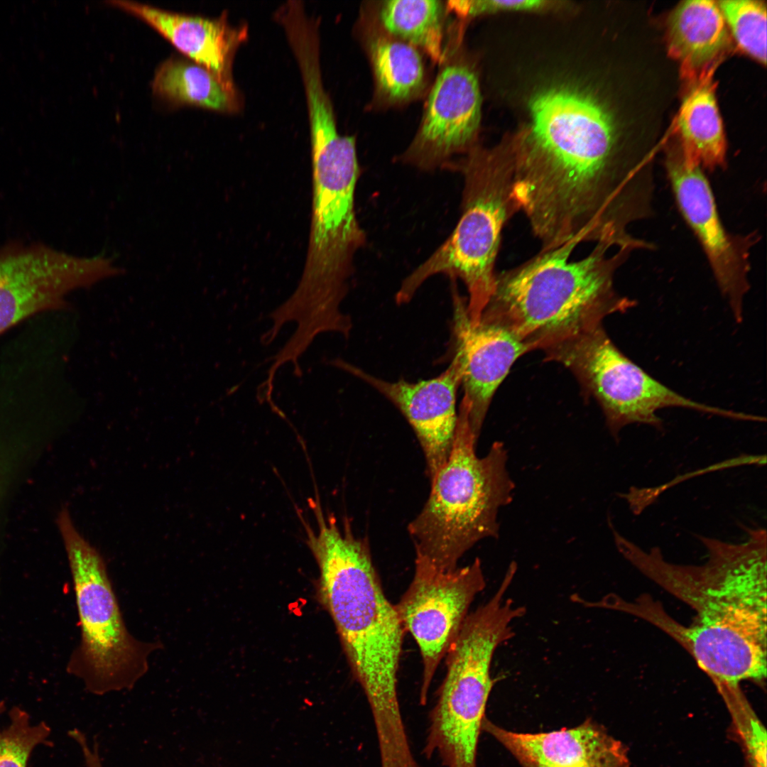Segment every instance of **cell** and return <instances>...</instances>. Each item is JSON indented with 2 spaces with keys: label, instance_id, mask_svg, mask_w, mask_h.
Returning a JSON list of instances; mask_svg holds the SVG:
<instances>
[{
  "label": "cell",
  "instance_id": "cell-16",
  "mask_svg": "<svg viewBox=\"0 0 767 767\" xmlns=\"http://www.w3.org/2000/svg\"><path fill=\"white\" fill-rule=\"evenodd\" d=\"M456 354L462 366L461 384L469 406V421L478 440L492 397L513 363L529 347L497 325L479 322L472 325L467 301L452 281Z\"/></svg>",
  "mask_w": 767,
  "mask_h": 767
},
{
  "label": "cell",
  "instance_id": "cell-12",
  "mask_svg": "<svg viewBox=\"0 0 767 767\" xmlns=\"http://www.w3.org/2000/svg\"><path fill=\"white\" fill-rule=\"evenodd\" d=\"M485 586L477 557L469 565L450 571L415 557L413 578L396 607L422 657L421 705L427 704L435 671L457 637L471 604Z\"/></svg>",
  "mask_w": 767,
  "mask_h": 767
},
{
  "label": "cell",
  "instance_id": "cell-26",
  "mask_svg": "<svg viewBox=\"0 0 767 767\" xmlns=\"http://www.w3.org/2000/svg\"><path fill=\"white\" fill-rule=\"evenodd\" d=\"M0 705V715L2 712ZM6 727L0 726V767H27L33 751L38 746H51V730L45 722L32 724L29 715L15 708L9 713Z\"/></svg>",
  "mask_w": 767,
  "mask_h": 767
},
{
  "label": "cell",
  "instance_id": "cell-5",
  "mask_svg": "<svg viewBox=\"0 0 767 767\" xmlns=\"http://www.w3.org/2000/svg\"><path fill=\"white\" fill-rule=\"evenodd\" d=\"M468 415L462 398L448 459L430 480L428 500L408 528L416 557L442 571L457 568L480 540L498 536L499 511L512 501L515 489L502 442L477 456Z\"/></svg>",
  "mask_w": 767,
  "mask_h": 767
},
{
  "label": "cell",
  "instance_id": "cell-2",
  "mask_svg": "<svg viewBox=\"0 0 767 767\" xmlns=\"http://www.w3.org/2000/svg\"><path fill=\"white\" fill-rule=\"evenodd\" d=\"M314 511L317 529L303 523L320 570L321 597L367 700L378 745L396 747L408 738L398 694L406 631L384 594L367 540L355 537L347 522L341 530L321 508Z\"/></svg>",
  "mask_w": 767,
  "mask_h": 767
},
{
  "label": "cell",
  "instance_id": "cell-7",
  "mask_svg": "<svg viewBox=\"0 0 767 767\" xmlns=\"http://www.w3.org/2000/svg\"><path fill=\"white\" fill-rule=\"evenodd\" d=\"M506 575L493 596L467 616L446 657V675L428 717L423 748L443 767H477L478 745L490 692L493 656L514 636L512 623L526 614L504 597Z\"/></svg>",
  "mask_w": 767,
  "mask_h": 767
},
{
  "label": "cell",
  "instance_id": "cell-20",
  "mask_svg": "<svg viewBox=\"0 0 767 767\" xmlns=\"http://www.w3.org/2000/svg\"><path fill=\"white\" fill-rule=\"evenodd\" d=\"M712 72L711 70L692 81L678 117L679 146L684 156L708 170L724 166L727 153Z\"/></svg>",
  "mask_w": 767,
  "mask_h": 767
},
{
  "label": "cell",
  "instance_id": "cell-29",
  "mask_svg": "<svg viewBox=\"0 0 767 767\" xmlns=\"http://www.w3.org/2000/svg\"><path fill=\"white\" fill-rule=\"evenodd\" d=\"M96 767H103V766H96Z\"/></svg>",
  "mask_w": 767,
  "mask_h": 767
},
{
  "label": "cell",
  "instance_id": "cell-15",
  "mask_svg": "<svg viewBox=\"0 0 767 767\" xmlns=\"http://www.w3.org/2000/svg\"><path fill=\"white\" fill-rule=\"evenodd\" d=\"M330 363L371 386L399 409L416 434L431 480L447 460L453 444L456 393L462 381L458 356L438 376L415 383L387 381L339 359Z\"/></svg>",
  "mask_w": 767,
  "mask_h": 767
},
{
  "label": "cell",
  "instance_id": "cell-11",
  "mask_svg": "<svg viewBox=\"0 0 767 767\" xmlns=\"http://www.w3.org/2000/svg\"><path fill=\"white\" fill-rule=\"evenodd\" d=\"M124 273L106 256L11 241L0 248V334L36 314L66 308L70 292Z\"/></svg>",
  "mask_w": 767,
  "mask_h": 767
},
{
  "label": "cell",
  "instance_id": "cell-14",
  "mask_svg": "<svg viewBox=\"0 0 767 767\" xmlns=\"http://www.w3.org/2000/svg\"><path fill=\"white\" fill-rule=\"evenodd\" d=\"M478 78L467 64L451 62L441 70L428 95L414 141L402 159L423 170L442 167L474 145L481 120Z\"/></svg>",
  "mask_w": 767,
  "mask_h": 767
},
{
  "label": "cell",
  "instance_id": "cell-8",
  "mask_svg": "<svg viewBox=\"0 0 767 767\" xmlns=\"http://www.w3.org/2000/svg\"><path fill=\"white\" fill-rule=\"evenodd\" d=\"M312 219L305 263L293 293L313 310L340 305L349 289L354 257L366 241L355 212L360 168L354 136L311 150Z\"/></svg>",
  "mask_w": 767,
  "mask_h": 767
},
{
  "label": "cell",
  "instance_id": "cell-22",
  "mask_svg": "<svg viewBox=\"0 0 767 767\" xmlns=\"http://www.w3.org/2000/svg\"><path fill=\"white\" fill-rule=\"evenodd\" d=\"M370 57L380 93L392 102L416 95L424 83L423 62L417 48L395 37L379 36L370 43Z\"/></svg>",
  "mask_w": 767,
  "mask_h": 767
},
{
  "label": "cell",
  "instance_id": "cell-13",
  "mask_svg": "<svg viewBox=\"0 0 767 767\" xmlns=\"http://www.w3.org/2000/svg\"><path fill=\"white\" fill-rule=\"evenodd\" d=\"M665 166L680 212L702 247L719 290L739 323L750 289V253L756 235L727 230L704 170L689 161L679 145L668 149Z\"/></svg>",
  "mask_w": 767,
  "mask_h": 767
},
{
  "label": "cell",
  "instance_id": "cell-27",
  "mask_svg": "<svg viewBox=\"0 0 767 767\" xmlns=\"http://www.w3.org/2000/svg\"><path fill=\"white\" fill-rule=\"evenodd\" d=\"M545 1H453L450 6L461 16H474L500 10H538L547 7Z\"/></svg>",
  "mask_w": 767,
  "mask_h": 767
},
{
  "label": "cell",
  "instance_id": "cell-10",
  "mask_svg": "<svg viewBox=\"0 0 767 767\" xmlns=\"http://www.w3.org/2000/svg\"><path fill=\"white\" fill-rule=\"evenodd\" d=\"M546 360L568 369L600 406L615 439L633 423L663 430L659 410L684 408L724 418L749 420L747 413L687 398L652 377L625 356L599 325L543 350Z\"/></svg>",
  "mask_w": 767,
  "mask_h": 767
},
{
  "label": "cell",
  "instance_id": "cell-6",
  "mask_svg": "<svg viewBox=\"0 0 767 767\" xmlns=\"http://www.w3.org/2000/svg\"><path fill=\"white\" fill-rule=\"evenodd\" d=\"M443 168L462 175L460 219L445 242L403 280L396 301L409 302L435 275L459 278L469 294V320L477 325L494 290L502 230L518 212L513 197L512 156L507 142L491 149L475 146Z\"/></svg>",
  "mask_w": 767,
  "mask_h": 767
},
{
  "label": "cell",
  "instance_id": "cell-1",
  "mask_svg": "<svg viewBox=\"0 0 767 767\" xmlns=\"http://www.w3.org/2000/svg\"><path fill=\"white\" fill-rule=\"evenodd\" d=\"M508 141L513 197L542 247L614 239L653 210L651 161L628 158L606 109L567 87L535 94Z\"/></svg>",
  "mask_w": 767,
  "mask_h": 767
},
{
  "label": "cell",
  "instance_id": "cell-9",
  "mask_svg": "<svg viewBox=\"0 0 767 767\" xmlns=\"http://www.w3.org/2000/svg\"><path fill=\"white\" fill-rule=\"evenodd\" d=\"M72 576L81 629L80 675L92 694L129 690L148 670L160 642L135 638L124 623L100 553L76 529L69 514L59 518Z\"/></svg>",
  "mask_w": 767,
  "mask_h": 767
},
{
  "label": "cell",
  "instance_id": "cell-19",
  "mask_svg": "<svg viewBox=\"0 0 767 767\" xmlns=\"http://www.w3.org/2000/svg\"><path fill=\"white\" fill-rule=\"evenodd\" d=\"M727 28L715 1H685L676 6L668 21V50L683 76L693 81L713 68L729 45Z\"/></svg>",
  "mask_w": 767,
  "mask_h": 767
},
{
  "label": "cell",
  "instance_id": "cell-28",
  "mask_svg": "<svg viewBox=\"0 0 767 767\" xmlns=\"http://www.w3.org/2000/svg\"><path fill=\"white\" fill-rule=\"evenodd\" d=\"M257 400H258V399H257ZM258 401H259V403H262V402H260V401H259V400H258ZM273 403H268V404H269V405H271V404H273Z\"/></svg>",
  "mask_w": 767,
  "mask_h": 767
},
{
  "label": "cell",
  "instance_id": "cell-25",
  "mask_svg": "<svg viewBox=\"0 0 767 767\" xmlns=\"http://www.w3.org/2000/svg\"><path fill=\"white\" fill-rule=\"evenodd\" d=\"M738 45L759 62H766V8L760 1L717 2Z\"/></svg>",
  "mask_w": 767,
  "mask_h": 767
},
{
  "label": "cell",
  "instance_id": "cell-4",
  "mask_svg": "<svg viewBox=\"0 0 767 767\" xmlns=\"http://www.w3.org/2000/svg\"><path fill=\"white\" fill-rule=\"evenodd\" d=\"M577 246L541 249L520 265L496 273L479 322L505 329L531 351H543L634 307L636 301L614 286L616 271L633 251L611 252V244L599 242L587 256L571 260Z\"/></svg>",
  "mask_w": 767,
  "mask_h": 767
},
{
  "label": "cell",
  "instance_id": "cell-3",
  "mask_svg": "<svg viewBox=\"0 0 767 767\" xmlns=\"http://www.w3.org/2000/svg\"><path fill=\"white\" fill-rule=\"evenodd\" d=\"M740 543L697 535L707 551L702 565L665 559L625 537L616 541L621 555L643 575L687 604L696 613L679 638L692 653L705 658L766 648V531L745 528Z\"/></svg>",
  "mask_w": 767,
  "mask_h": 767
},
{
  "label": "cell",
  "instance_id": "cell-21",
  "mask_svg": "<svg viewBox=\"0 0 767 767\" xmlns=\"http://www.w3.org/2000/svg\"><path fill=\"white\" fill-rule=\"evenodd\" d=\"M153 90L170 101L234 113L242 107L239 92L227 89L205 67L181 59L164 62L153 80Z\"/></svg>",
  "mask_w": 767,
  "mask_h": 767
},
{
  "label": "cell",
  "instance_id": "cell-23",
  "mask_svg": "<svg viewBox=\"0 0 767 767\" xmlns=\"http://www.w3.org/2000/svg\"><path fill=\"white\" fill-rule=\"evenodd\" d=\"M442 15L436 0H390L380 9L381 23L393 37L420 47L437 62L445 59Z\"/></svg>",
  "mask_w": 767,
  "mask_h": 767
},
{
  "label": "cell",
  "instance_id": "cell-17",
  "mask_svg": "<svg viewBox=\"0 0 767 767\" xmlns=\"http://www.w3.org/2000/svg\"><path fill=\"white\" fill-rule=\"evenodd\" d=\"M483 730L522 767H630L624 745L591 719L571 729L531 734L505 729L486 717Z\"/></svg>",
  "mask_w": 767,
  "mask_h": 767
},
{
  "label": "cell",
  "instance_id": "cell-24",
  "mask_svg": "<svg viewBox=\"0 0 767 767\" xmlns=\"http://www.w3.org/2000/svg\"><path fill=\"white\" fill-rule=\"evenodd\" d=\"M722 695L741 741L750 767H766V731L739 687L713 681Z\"/></svg>",
  "mask_w": 767,
  "mask_h": 767
},
{
  "label": "cell",
  "instance_id": "cell-18",
  "mask_svg": "<svg viewBox=\"0 0 767 767\" xmlns=\"http://www.w3.org/2000/svg\"><path fill=\"white\" fill-rule=\"evenodd\" d=\"M110 4L141 18L193 62L212 72L229 91L236 92L233 77L235 53L248 36L246 24L233 26L223 12L214 18L185 16L127 1Z\"/></svg>",
  "mask_w": 767,
  "mask_h": 767
}]
</instances>
